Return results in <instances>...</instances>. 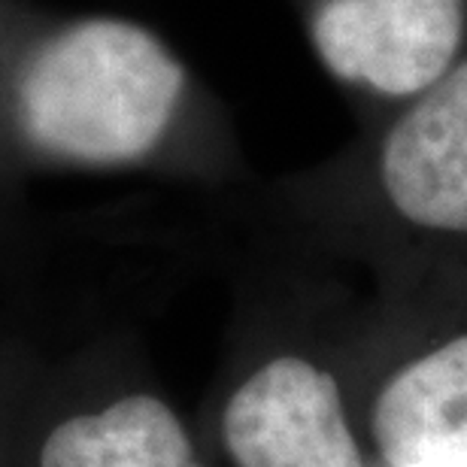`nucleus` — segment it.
<instances>
[{
  "label": "nucleus",
  "mask_w": 467,
  "mask_h": 467,
  "mask_svg": "<svg viewBox=\"0 0 467 467\" xmlns=\"http://www.w3.org/2000/svg\"><path fill=\"white\" fill-rule=\"evenodd\" d=\"M189 91V67L152 27L77 18L46 36L16 79L18 155L73 171L155 164L176 143Z\"/></svg>",
  "instance_id": "obj_1"
},
{
  "label": "nucleus",
  "mask_w": 467,
  "mask_h": 467,
  "mask_svg": "<svg viewBox=\"0 0 467 467\" xmlns=\"http://www.w3.org/2000/svg\"><path fill=\"white\" fill-rule=\"evenodd\" d=\"M386 467H467V334L416 355L373 400Z\"/></svg>",
  "instance_id": "obj_6"
},
{
  "label": "nucleus",
  "mask_w": 467,
  "mask_h": 467,
  "mask_svg": "<svg viewBox=\"0 0 467 467\" xmlns=\"http://www.w3.org/2000/svg\"><path fill=\"white\" fill-rule=\"evenodd\" d=\"M306 36L340 88L389 113L467 52V0H306Z\"/></svg>",
  "instance_id": "obj_4"
},
{
  "label": "nucleus",
  "mask_w": 467,
  "mask_h": 467,
  "mask_svg": "<svg viewBox=\"0 0 467 467\" xmlns=\"http://www.w3.org/2000/svg\"><path fill=\"white\" fill-rule=\"evenodd\" d=\"M222 467H364L340 379L288 331L243 337L210 416Z\"/></svg>",
  "instance_id": "obj_3"
},
{
  "label": "nucleus",
  "mask_w": 467,
  "mask_h": 467,
  "mask_svg": "<svg viewBox=\"0 0 467 467\" xmlns=\"http://www.w3.org/2000/svg\"><path fill=\"white\" fill-rule=\"evenodd\" d=\"M46 343L22 328H0V467L18 464L27 395L40 370Z\"/></svg>",
  "instance_id": "obj_7"
},
{
  "label": "nucleus",
  "mask_w": 467,
  "mask_h": 467,
  "mask_svg": "<svg viewBox=\"0 0 467 467\" xmlns=\"http://www.w3.org/2000/svg\"><path fill=\"white\" fill-rule=\"evenodd\" d=\"M9 231H13V225H9V216H6V203H4V194H0V246L6 243Z\"/></svg>",
  "instance_id": "obj_8"
},
{
  "label": "nucleus",
  "mask_w": 467,
  "mask_h": 467,
  "mask_svg": "<svg viewBox=\"0 0 467 467\" xmlns=\"http://www.w3.org/2000/svg\"><path fill=\"white\" fill-rule=\"evenodd\" d=\"M201 441L140 343L91 331L61 347L46 343L16 467H213Z\"/></svg>",
  "instance_id": "obj_2"
},
{
  "label": "nucleus",
  "mask_w": 467,
  "mask_h": 467,
  "mask_svg": "<svg viewBox=\"0 0 467 467\" xmlns=\"http://www.w3.org/2000/svg\"><path fill=\"white\" fill-rule=\"evenodd\" d=\"M364 164L398 225L428 240L467 243V52L441 82L389 109Z\"/></svg>",
  "instance_id": "obj_5"
}]
</instances>
